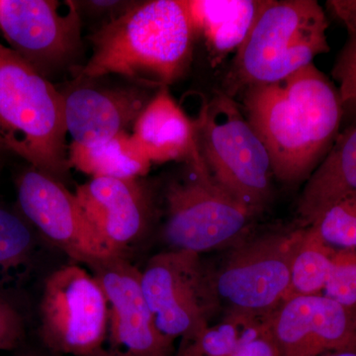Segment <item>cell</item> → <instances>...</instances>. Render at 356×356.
<instances>
[{
  "instance_id": "6da1fadb",
  "label": "cell",
  "mask_w": 356,
  "mask_h": 356,
  "mask_svg": "<svg viewBox=\"0 0 356 356\" xmlns=\"http://www.w3.org/2000/svg\"><path fill=\"white\" fill-rule=\"evenodd\" d=\"M242 95L274 178L288 185L307 181L339 134L344 113L336 86L311 64L275 83L248 86Z\"/></svg>"
},
{
  "instance_id": "7a4b0ae2",
  "label": "cell",
  "mask_w": 356,
  "mask_h": 356,
  "mask_svg": "<svg viewBox=\"0 0 356 356\" xmlns=\"http://www.w3.org/2000/svg\"><path fill=\"white\" fill-rule=\"evenodd\" d=\"M194 35L186 0L136 4L90 37L92 56L74 76L118 74L149 86L172 83L188 65Z\"/></svg>"
},
{
  "instance_id": "3957f363",
  "label": "cell",
  "mask_w": 356,
  "mask_h": 356,
  "mask_svg": "<svg viewBox=\"0 0 356 356\" xmlns=\"http://www.w3.org/2000/svg\"><path fill=\"white\" fill-rule=\"evenodd\" d=\"M67 134L62 91L0 44V138L7 151L63 182L70 168Z\"/></svg>"
},
{
  "instance_id": "277c9868",
  "label": "cell",
  "mask_w": 356,
  "mask_h": 356,
  "mask_svg": "<svg viewBox=\"0 0 356 356\" xmlns=\"http://www.w3.org/2000/svg\"><path fill=\"white\" fill-rule=\"evenodd\" d=\"M327 20L315 0H262L224 79L234 98L248 86L275 83L329 51Z\"/></svg>"
},
{
  "instance_id": "5b68a950",
  "label": "cell",
  "mask_w": 356,
  "mask_h": 356,
  "mask_svg": "<svg viewBox=\"0 0 356 356\" xmlns=\"http://www.w3.org/2000/svg\"><path fill=\"white\" fill-rule=\"evenodd\" d=\"M199 153L213 178L259 214L273 197L270 156L234 98L217 93L196 122Z\"/></svg>"
},
{
  "instance_id": "8992f818",
  "label": "cell",
  "mask_w": 356,
  "mask_h": 356,
  "mask_svg": "<svg viewBox=\"0 0 356 356\" xmlns=\"http://www.w3.org/2000/svg\"><path fill=\"white\" fill-rule=\"evenodd\" d=\"M185 161L189 172L165 191L163 235L170 250L200 254L233 247L247 238L257 213L218 184L198 147Z\"/></svg>"
},
{
  "instance_id": "52a82bcc",
  "label": "cell",
  "mask_w": 356,
  "mask_h": 356,
  "mask_svg": "<svg viewBox=\"0 0 356 356\" xmlns=\"http://www.w3.org/2000/svg\"><path fill=\"white\" fill-rule=\"evenodd\" d=\"M307 227L243 238L231 247L211 284L227 313L267 316L286 301L293 259Z\"/></svg>"
},
{
  "instance_id": "ba28073f",
  "label": "cell",
  "mask_w": 356,
  "mask_h": 356,
  "mask_svg": "<svg viewBox=\"0 0 356 356\" xmlns=\"http://www.w3.org/2000/svg\"><path fill=\"white\" fill-rule=\"evenodd\" d=\"M40 337L58 355L110 356L108 303L102 285L83 267H60L44 281Z\"/></svg>"
},
{
  "instance_id": "9c48e42d",
  "label": "cell",
  "mask_w": 356,
  "mask_h": 356,
  "mask_svg": "<svg viewBox=\"0 0 356 356\" xmlns=\"http://www.w3.org/2000/svg\"><path fill=\"white\" fill-rule=\"evenodd\" d=\"M140 285L159 332L175 341L195 339L219 306L200 254L170 250L140 271Z\"/></svg>"
},
{
  "instance_id": "30bf717a",
  "label": "cell",
  "mask_w": 356,
  "mask_h": 356,
  "mask_svg": "<svg viewBox=\"0 0 356 356\" xmlns=\"http://www.w3.org/2000/svg\"><path fill=\"white\" fill-rule=\"evenodd\" d=\"M0 31L11 50L47 79L81 50V18L72 1L0 0Z\"/></svg>"
},
{
  "instance_id": "8fae6325",
  "label": "cell",
  "mask_w": 356,
  "mask_h": 356,
  "mask_svg": "<svg viewBox=\"0 0 356 356\" xmlns=\"http://www.w3.org/2000/svg\"><path fill=\"white\" fill-rule=\"evenodd\" d=\"M17 197L28 222L72 261L90 267L116 257L63 182L31 166L18 177Z\"/></svg>"
},
{
  "instance_id": "7c38bea8",
  "label": "cell",
  "mask_w": 356,
  "mask_h": 356,
  "mask_svg": "<svg viewBox=\"0 0 356 356\" xmlns=\"http://www.w3.org/2000/svg\"><path fill=\"white\" fill-rule=\"evenodd\" d=\"M89 268L108 303L110 356H172L175 341L156 327L139 269L125 257H112Z\"/></svg>"
},
{
  "instance_id": "4fadbf2b",
  "label": "cell",
  "mask_w": 356,
  "mask_h": 356,
  "mask_svg": "<svg viewBox=\"0 0 356 356\" xmlns=\"http://www.w3.org/2000/svg\"><path fill=\"white\" fill-rule=\"evenodd\" d=\"M269 322L280 356H322L356 346V311L323 294L286 300Z\"/></svg>"
},
{
  "instance_id": "5bb4252c",
  "label": "cell",
  "mask_w": 356,
  "mask_h": 356,
  "mask_svg": "<svg viewBox=\"0 0 356 356\" xmlns=\"http://www.w3.org/2000/svg\"><path fill=\"white\" fill-rule=\"evenodd\" d=\"M74 194L110 254L125 257L149 222V195L140 178L93 177Z\"/></svg>"
},
{
  "instance_id": "9a60e30c",
  "label": "cell",
  "mask_w": 356,
  "mask_h": 356,
  "mask_svg": "<svg viewBox=\"0 0 356 356\" xmlns=\"http://www.w3.org/2000/svg\"><path fill=\"white\" fill-rule=\"evenodd\" d=\"M76 81L62 93L67 133L79 146H95L127 132L152 99L138 86L109 88L95 84L92 79Z\"/></svg>"
},
{
  "instance_id": "2e32d148",
  "label": "cell",
  "mask_w": 356,
  "mask_h": 356,
  "mask_svg": "<svg viewBox=\"0 0 356 356\" xmlns=\"http://www.w3.org/2000/svg\"><path fill=\"white\" fill-rule=\"evenodd\" d=\"M353 195H356V118L339 134L307 179L297 213L303 226L309 227L332 206Z\"/></svg>"
},
{
  "instance_id": "e0dca14e",
  "label": "cell",
  "mask_w": 356,
  "mask_h": 356,
  "mask_svg": "<svg viewBox=\"0 0 356 356\" xmlns=\"http://www.w3.org/2000/svg\"><path fill=\"white\" fill-rule=\"evenodd\" d=\"M133 130L134 139L152 163L187 161L197 149L195 124L166 88L159 89L152 97Z\"/></svg>"
},
{
  "instance_id": "ac0fdd59",
  "label": "cell",
  "mask_w": 356,
  "mask_h": 356,
  "mask_svg": "<svg viewBox=\"0 0 356 356\" xmlns=\"http://www.w3.org/2000/svg\"><path fill=\"white\" fill-rule=\"evenodd\" d=\"M194 32L202 35L213 64L236 51L254 24L261 1L186 0Z\"/></svg>"
},
{
  "instance_id": "d6986e66",
  "label": "cell",
  "mask_w": 356,
  "mask_h": 356,
  "mask_svg": "<svg viewBox=\"0 0 356 356\" xmlns=\"http://www.w3.org/2000/svg\"><path fill=\"white\" fill-rule=\"evenodd\" d=\"M70 168L93 177L122 179L146 175L152 163L133 135L122 132L111 140L95 146L83 147L72 143L69 147Z\"/></svg>"
},
{
  "instance_id": "ffe728a7",
  "label": "cell",
  "mask_w": 356,
  "mask_h": 356,
  "mask_svg": "<svg viewBox=\"0 0 356 356\" xmlns=\"http://www.w3.org/2000/svg\"><path fill=\"white\" fill-rule=\"evenodd\" d=\"M336 250L318 236L313 227L305 235L294 255L287 299L296 296L321 295L329 278Z\"/></svg>"
},
{
  "instance_id": "44dd1931",
  "label": "cell",
  "mask_w": 356,
  "mask_h": 356,
  "mask_svg": "<svg viewBox=\"0 0 356 356\" xmlns=\"http://www.w3.org/2000/svg\"><path fill=\"white\" fill-rule=\"evenodd\" d=\"M34 242L27 220L0 206V268L24 264L31 257Z\"/></svg>"
},
{
  "instance_id": "7402d4cb",
  "label": "cell",
  "mask_w": 356,
  "mask_h": 356,
  "mask_svg": "<svg viewBox=\"0 0 356 356\" xmlns=\"http://www.w3.org/2000/svg\"><path fill=\"white\" fill-rule=\"evenodd\" d=\"M309 227L334 250H356V195L337 203Z\"/></svg>"
},
{
  "instance_id": "603a6c76",
  "label": "cell",
  "mask_w": 356,
  "mask_h": 356,
  "mask_svg": "<svg viewBox=\"0 0 356 356\" xmlns=\"http://www.w3.org/2000/svg\"><path fill=\"white\" fill-rule=\"evenodd\" d=\"M238 316V332L229 356H280L269 315Z\"/></svg>"
},
{
  "instance_id": "cb8c5ba5",
  "label": "cell",
  "mask_w": 356,
  "mask_h": 356,
  "mask_svg": "<svg viewBox=\"0 0 356 356\" xmlns=\"http://www.w3.org/2000/svg\"><path fill=\"white\" fill-rule=\"evenodd\" d=\"M323 295L356 311V250H336Z\"/></svg>"
},
{
  "instance_id": "d4e9b609",
  "label": "cell",
  "mask_w": 356,
  "mask_h": 356,
  "mask_svg": "<svg viewBox=\"0 0 356 356\" xmlns=\"http://www.w3.org/2000/svg\"><path fill=\"white\" fill-rule=\"evenodd\" d=\"M334 79L339 83V95L344 114L356 118V33L350 35V41L343 49L334 72Z\"/></svg>"
},
{
  "instance_id": "484cf974",
  "label": "cell",
  "mask_w": 356,
  "mask_h": 356,
  "mask_svg": "<svg viewBox=\"0 0 356 356\" xmlns=\"http://www.w3.org/2000/svg\"><path fill=\"white\" fill-rule=\"evenodd\" d=\"M24 336V325L17 310L0 296V351L10 350Z\"/></svg>"
},
{
  "instance_id": "4316f807",
  "label": "cell",
  "mask_w": 356,
  "mask_h": 356,
  "mask_svg": "<svg viewBox=\"0 0 356 356\" xmlns=\"http://www.w3.org/2000/svg\"><path fill=\"white\" fill-rule=\"evenodd\" d=\"M177 356H203L191 341H184V346L180 348Z\"/></svg>"
},
{
  "instance_id": "83f0119b",
  "label": "cell",
  "mask_w": 356,
  "mask_h": 356,
  "mask_svg": "<svg viewBox=\"0 0 356 356\" xmlns=\"http://www.w3.org/2000/svg\"><path fill=\"white\" fill-rule=\"evenodd\" d=\"M322 356H356L355 348H346V350L332 351V353H325Z\"/></svg>"
},
{
  "instance_id": "f1b7e54d",
  "label": "cell",
  "mask_w": 356,
  "mask_h": 356,
  "mask_svg": "<svg viewBox=\"0 0 356 356\" xmlns=\"http://www.w3.org/2000/svg\"><path fill=\"white\" fill-rule=\"evenodd\" d=\"M7 153H9V152L7 151L6 145H4V143L2 142L1 138H0V165H1L4 154Z\"/></svg>"
}]
</instances>
